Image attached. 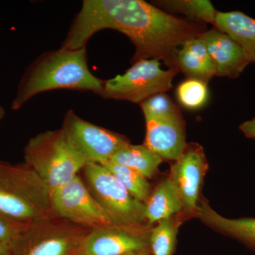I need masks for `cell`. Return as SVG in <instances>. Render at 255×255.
Masks as SVG:
<instances>
[{
  "label": "cell",
  "instance_id": "23",
  "mask_svg": "<svg viewBox=\"0 0 255 255\" xmlns=\"http://www.w3.org/2000/svg\"><path fill=\"white\" fill-rule=\"evenodd\" d=\"M145 118L165 119L180 117V110L164 93L152 96L140 104Z\"/></svg>",
  "mask_w": 255,
  "mask_h": 255
},
{
  "label": "cell",
  "instance_id": "16",
  "mask_svg": "<svg viewBox=\"0 0 255 255\" xmlns=\"http://www.w3.org/2000/svg\"><path fill=\"white\" fill-rule=\"evenodd\" d=\"M196 213L206 224L244 243L255 251V219H227L216 212L204 201L199 206Z\"/></svg>",
  "mask_w": 255,
  "mask_h": 255
},
{
  "label": "cell",
  "instance_id": "6",
  "mask_svg": "<svg viewBox=\"0 0 255 255\" xmlns=\"http://www.w3.org/2000/svg\"><path fill=\"white\" fill-rule=\"evenodd\" d=\"M83 169L89 190L114 225L142 226L145 204L135 199L102 164L88 163Z\"/></svg>",
  "mask_w": 255,
  "mask_h": 255
},
{
  "label": "cell",
  "instance_id": "13",
  "mask_svg": "<svg viewBox=\"0 0 255 255\" xmlns=\"http://www.w3.org/2000/svg\"><path fill=\"white\" fill-rule=\"evenodd\" d=\"M145 144L162 159L177 160L185 149L184 122L182 116L174 118H145Z\"/></svg>",
  "mask_w": 255,
  "mask_h": 255
},
{
  "label": "cell",
  "instance_id": "12",
  "mask_svg": "<svg viewBox=\"0 0 255 255\" xmlns=\"http://www.w3.org/2000/svg\"><path fill=\"white\" fill-rule=\"evenodd\" d=\"M199 37L214 62L216 76L238 78L251 63L241 46L226 33L213 28Z\"/></svg>",
  "mask_w": 255,
  "mask_h": 255
},
{
  "label": "cell",
  "instance_id": "4",
  "mask_svg": "<svg viewBox=\"0 0 255 255\" xmlns=\"http://www.w3.org/2000/svg\"><path fill=\"white\" fill-rule=\"evenodd\" d=\"M26 164L46 183L50 194L78 175L87 163L60 128L41 132L24 149Z\"/></svg>",
  "mask_w": 255,
  "mask_h": 255
},
{
  "label": "cell",
  "instance_id": "20",
  "mask_svg": "<svg viewBox=\"0 0 255 255\" xmlns=\"http://www.w3.org/2000/svg\"><path fill=\"white\" fill-rule=\"evenodd\" d=\"M102 165L110 171L135 199L145 204L150 194V185L147 178L111 160Z\"/></svg>",
  "mask_w": 255,
  "mask_h": 255
},
{
  "label": "cell",
  "instance_id": "2",
  "mask_svg": "<svg viewBox=\"0 0 255 255\" xmlns=\"http://www.w3.org/2000/svg\"><path fill=\"white\" fill-rule=\"evenodd\" d=\"M104 80L91 73L87 64L86 48H60L42 54L23 73L11 109H21L32 97L44 92L71 90L100 95Z\"/></svg>",
  "mask_w": 255,
  "mask_h": 255
},
{
  "label": "cell",
  "instance_id": "27",
  "mask_svg": "<svg viewBox=\"0 0 255 255\" xmlns=\"http://www.w3.org/2000/svg\"><path fill=\"white\" fill-rule=\"evenodd\" d=\"M5 115V110L2 107L0 106V121L3 118H4Z\"/></svg>",
  "mask_w": 255,
  "mask_h": 255
},
{
  "label": "cell",
  "instance_id": "18",
  "mask_svg": "<svg viewBox=\"0 0 255 255\" xmlns=\"http://www.w3.org/2000/svg\"><path fill=\"white\" fill-rule=\"evenodd\" d=\"M110 160L128 167L147 179L154 176L162 162L160 157L146 146L130 143L119 149Z\"/></svg>",
  "mask_w": 255,
  "mask_h": 255
},
{
  "label": "cell",
  "instance_id": "17",
  "mask_svg": "<svg viewBox=\"0 0 255 255\" xmlns=\"http://www.w3.org/2000/svg\"><path fill=\"white\" fill-rule=\"evenodd\" d=\"M146 221L149 223L170 219L184 209L182 200L170 179L158 184L145 203Z\"/></svg>",
  "mask_w": 255,
  "mask_h": 255
},
{
  "label": "cell",
  "instance_id": "10",
  "mask_svg": "<svg viewBox=\"0 0 255 255\" xmlns=\"http://www.w3.org/2000/svg\"><path fill=\"white\" fill-rule=\"evenodd\" d=\"M151 231L142 226L110 225L92 229L84 243L85 255L148 254Z\"/></svg>",
  "mask_w": 255,
  "mask_h": 255
},
{
  "label": "cell",
  "instance_id": "19",
  "mask_svg": "<svg viewBox=\"0 0 255 255\" xmlns=\"http://www.w3.org/2000/svg\"><path fill=\"white\" fill-rule=\"evenodd\" d=\"M156 4L165 9L186 15L194 22L215 24L218 11L208 0H170Z\"/></svg>",
  "mask_w": 255,
  "mask_h": 255
},
{
  "label": "cell",
  "instance_id": "8",
  "mask_svg": "<svg viewBox=\"0 0 255 255\" xmlns=\"http://www.w3.org/2000/svg\"><path fill=\"white\" fill-rule=\"evenodd\" d=\"M62 128L87 164L105 163L130 143L123 135L83 120L72 110L67 112Z\"/></svg>",
  "mask_w": 255,
  "mask_h": 255
},
{
  "label": "cell",
  "instance_id": "24",
  "mask_svg": "<svg viewBox=\"0 0 255 255\" xmlns=\"http://www.w3.org/2000/svg\"><path fill=\"white\" fill-rule=\"evenodd\" d=\"M28 225V223L18 222L0 214V242L9 246Z\"/></svg>",
  "mask_w": 255,
  "mask_h": 255
},
{
  "label": "cell",
  "instance_id": "28",
  "mask_svg": "<svg viewBox=\"0 0 255 255\" xmlns=\"http://www.w3.org/2000/svg\"><path fill=\"white\" fill-rule=\"evenodd\" d=\"M148 255V254H132V255Z\"/></svg>",
  "mask_w": 255,
  "mask_h": 255
},
{
  "label": "cell",
  "instance_id": "9",
  "mask_svg": "<svg viewBox=\"0 0 255 255\" xmlns=\"http://www.w3.org/2000/svg\"><path fill=\"white\" fill-rule=\"evenodd\" d=\"M50 203L57 217L82 227L92 230L113 224L79 175L52 192Z\"/></svg>",
  "mask_w": 255,
  "mask_h": 255
},
{
  "label": "cell",
  "instance_id": "21",
  "mask_svg": "<svg viewBox=\"0 0 255 255\" xmlns=\"http://www.w3.org/2000/svg\"><path fill=\"white\" fill-rule=\"evenodd\" d=\"M158 223L151 231V253L152 255H173L177 243V225L172 221V218Z\"/></svg>",
  "mask_w": 255,
  "mask_h": 255
},
{
  "label": "cell",
  "instance_id": "14",
  "mask_svg": "<svg viewBox=\"0 0 255 255\" xmlns=\"http://www.w3.org/2000/svg\"><path fill=\"white\" fill-rule=\"evenodd\" d=\"M174 65L188 78L208 83L216 75V68L205 45L199 36L186 40L178 48Z\"/></svg>",
  "mask_w": 255,
  "mask_h": 255
},
{
  "label": "cell",
  "instance_id": "11",
  "mask_svg": "<svg viewBox=\"0 0 255 255\" xmlns=\"http://www.w3.org/2000/svg\"><path fill=\"white\" fill-rule=\"evenodd\" d=\"M171 166L169 179L174 184L184 209L197 211L203 179L208 165L204 151L199 145H187L182 155Z\"/></svg>",
  "mask_w": 255,
  "mask_h": 255
},
{
  "label": "cell",
  "instance_id": "15",
  "mask_svg": "<svg viewBox=\"0 0 255 255\" xmlns=\"http://www.w3.org/2000/svg\"><path fill=\"white\" fill-rule=\"evenodd\" d=\"M214 26L237 42L250 63H255V18L241 11H218Z\"/></svg>",
  "mask_w": 255,
  "mask_h": 255
},
{
  "label": "cell",
  "instance_id": "22",
  "mask_svg": "<svg viewBox=\"0 0 255 255\" xmlns=\"http://www.w3.org/2000/svg\"><path fill=\"white\" fill-rule=\"evenodd\" d=\"M176 95L179 103L191 110H196L204 106L209 98L207 83L187 78L179 84L176 90Z\"/></svg>",
  "mask_w": 255,
  "mask_h": 255
},
{
  "label": "cell",
  "instance_id": "5",
  "mask_svg": "<svg viewBox=\"0 0 255 255\" xmlns=\"http://www.w3.org/2000/svg\"><path fill=\"white\" fill-rule=\"evenodd\" d=\"M90 231L58 217L35 221L10 243V255H85Z\"/></svg>",
  "mask_w": 255,
  "mask_h": 255
},
{
  "label": "cell",
  "instance_id": "1",
  "mask_svg": "<svg viewBox=\"0 0 255 255\" xmlns=\"http://www.w3.org/2000/svg\"><path fill=\"white\" fill-rule=\"evenodd\" d=\"M106 28L128 37L135 50L132 63L162 60L174 69L178 48L206 31L203 23L177 17L143 0H85L61 48H86L89 40Z\"/></svg>",
  "mask_w": 255,
  "mask_h": 255
},
{
  "label": "cell",
  "instance_id": "25",
  "mask_svg": "<svg viewBox=\"0 0 255 255\" xmlns=\"http://www.w3.org/2000/svg\"><path fill=\"white\" fill-rule=\"evenodd\" d=\"M239 128L246 137L255 139V118L243 122Z\"/></svg>",
  "mask_w": 255,
  "mask_h": 255
},
{
  "label": "cell",
  "instance_id": "3",
  "mask_svg": "<svg viewBox=\"0 0 255 255\" xmlns=\"http://www.w3.org/2000/svg\"><path fill=\"white\" fill-rule=\"evenodd\" d=\"M0 214L23 223L57 217L46 183L27 165L0 161Z\"/></svg>",
  "mask_w": 255,
  "mask_h": 255
},
{
  "label": "cell",
  "instance_id": "26",
  "mask_svg": "<svg viewBox=\"0 0 255 255\" xmlns=\"http://www.w3.org/2000/svg\"><path fill=\"white\" fill-rule=\"evenodd\" d=\"M0 255H10L9 245L0 242Z\"/></svg>",
  "mask_w": 255,
  "mask_h": 255
},
{
  "label": "cell",
  "instance_id": "7",
  "mask_svg": "<svg viewBox=\"0 0 255 255\" xmlns=\"http://www.w3.org/2000/svg\"><path fill=\"white\" fill-rule=\"evenodd\" d=\"M177 73V69H162L158 60H139L123 75L104 82L100 95L105 99L140 105L152 96L170 90Z\"/></svg>",
  "mask_w": 255,
  "mask_h": 255
}]
</instances>
